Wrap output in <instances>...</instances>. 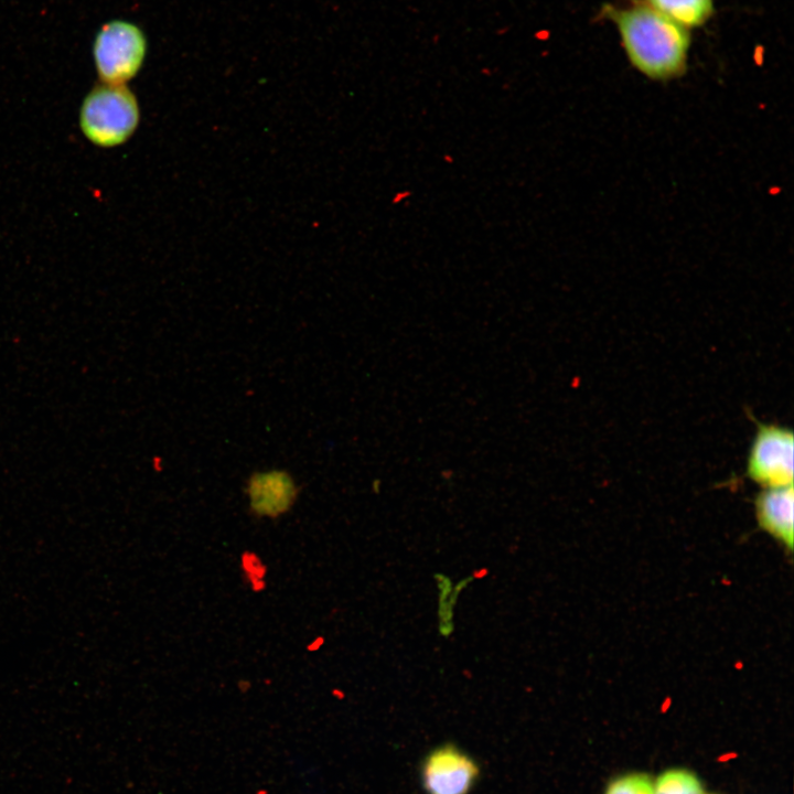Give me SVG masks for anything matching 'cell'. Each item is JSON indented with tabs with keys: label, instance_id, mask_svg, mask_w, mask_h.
Listing matches in <instances>:
<instances>
[{
	"label": "cell",
	"instance_id": "6da1fadb",
	"mask_svg": "<svg viewBox=\"0 0 794 794\" xmlns=\"http://www.w3.org/2000/svg\"><path fill=\"white\" fill-rule=\"evenodd\" d=\"M631 64L654 81L682 76L687 68L690 36L688 29L647 3L608 8Z\"/></svg>",
	"mask_w": 794,
	"mask_h": 794
},
{
	"label": "cell",
	"instance_id": "7a4b0ae2",
	"mask_svg": "<svg viewBox=\"0 0 794 794\" xmlns=\"http://www.w3.org/2000/svg\"><path fill=\"white\" fill-rule=\"evenodd\" d=\"M140 119L139 104L126 85L100 83L83 100L79 126L94 144L112 148L126 142Z\"/></svg>",
	"mask_w": 794,
	"mask_h": 794
},
{
	"label": "cell",
	"instance_id": "3957f363",
	"mask_svg": "<svg viewBox=\"0 0 794 794\" xmlns=\"http://www.w3.org/2000/svg\"><path fill=\"white\" fill-rule=\"evenodd\" d=\"M147 37L135 23L111 20L101 25L93 42V58L100 83L126 85L142 67Z\"/></svg>",
	"mask_w": 794,
	"mask_h": 794
},
{
	"label": "cell",
	"instance_id": "277c9868",
	"mask_svg": "<svg viewBox=\"0 0 794 794\" xmlns=\"http://www.w3.org/2000/svg\"><path fill=\"white\" fill-rule=\"evenodd\" d=\"M794 437L788 427L757 422L745 463V474L765 487L793 485Z\"/></svg>",
	"mask_w": 794,
	"mask_h": 794
},
{
	"label": "cell",
	"instance_id": "5b68a950",
	"mask_svg": "<svg viewBox=\"0 0 794 794\" xmlns=\"http://www.w3.org/2000/svg\"><path fill=\"white\" fill-rule=\"evenodd\" d=\"M244 491L250 514L258 518H278L291 511L300 487L288 470L271 468L251 472Z\"/></svg>",
	"mask_w": 794,
	"mask_h": 794
},
{
	"label": "cell",
	"instance_id": "8992f818",
	"mask_svg": "<svg viewBox=\"0 0 794 794\" xmlns=\"http://www.w3.org/2000/svg\"><path fill=\"white\" fill-rule=\"evenodd\" d=\"M476 773V765L470 758L452 747H443L425 764V787L428 794H465Z\"/></svg>",
	"mask_w": 794,
	"mask_h": 794
},
{
	"label": "cell",
	"instance_id": "52a82bcc",
	"mask_svg": "<svg viewBox=\"0 0 794 794\" xmlns=\"http://www.w3.org/2000/svg\"><path fill=\"white\" fill-rule=\"evenodd\" d=\"M754 512L759 527L791 551L794 539L793 485L763 489L755 495Z\"/></svg>",
	"mask_w": 794,
	"mask_h": 794
},
{
	"label": "cell",
	"instance_id": "ba28073f",
	"mask_svg": "<svg viewBox=\"0 0 794 794\" xmlns=\"http://www.w3.org/2000/svg\"><path fill=\"white\" fill-rule=\"evenodd\" d=\"M645 3L686 29L705 24L713 13V0H645Z\"/></svg>",
	"mask_w": 794,
	"mask_h": 794
},
{
	"label": "cell",
	"instance_id": "9c48e42d",
	"mask_svg": "<svg viewBox=\"0 0 794 794\" xmlns=\"http://www.w3.org/2000/svg\"><path fill=\"white\" fill-rule=\"evenodd\" d=\"M654 794H704L698 777L687 770H668L656 781Z\"/></svg>",
	"mask_w": 794,
	"mask_h": 794
},
{
	"label": "cell",
	"instance_id": "30bf717a",
	"mask_svg": "<svg viewBox=\"0 0 794 794\" xmlns=\"http://www.w3.org/2000/svg\"><path fill=\"white\" fill-rule=\"evenodd\" d=\"M605 794H654V786L647 775L634 773L612 781Z\"/></svg>",
	"mask_w": 794,
	"mask_h": 794
}]
</instances>
